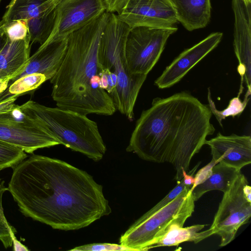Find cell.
Returning a JSON list of instances; mask_svg holds the SVG:
<instances>
[{
  "instance_id": "5bb4252c",
  "label": "cell",
  "mask_w": 251,
  "mask_h": 251,
  "mask_svg": "<svg viewBox=\"0 0 251 251\" xmlns=\"http://www.w3.org/2000/svg\"><path fill=\"white\" fill-rule=\"evenodd\" d=\"M205 144L209 146L215 160L240 170L251 163L250 135H223L219 132L216 137L206 140Z\"/></svg>"
},
{
  "instance_id": "6da1fadb",
  "label": "cell",
  "mask_w": 251,
  "mask_h": 251,
  "mask_svg": "<svg viewBox=\"0 0 251 251\" xmlns=\"http://www.w3.org/2000/svg\"><path fill=\"white\" fill-rule=\"evenodd\" d=\"M13 169L7 190L20 212L53 229H78L111 212L102 186L66 162L33 154Z\"/></svg>"
},
{
  "instance_id": "d6a6232c",
  "label": "cell",
  "mask_w": 251,
  "mask_h": 251,
  "mask_svg": "<svg viewBox=\"0 0 251 251\" xmlns=\"http://www.w3.org/2000/svg\"><path fill=\"white\" fill-rule=\"evenodd\" d=\"M244 194L247 200L251 202V187L249 183L246 184L243 187Z\"/></svg>"
},
{
  "instance_id": "4dcf8cb0",
  "label": "cell",
  "mask_w": 251,
  "mask_h": 251,
  "mask_svg": "<svg viewBox=\"0 0 251 251\" xmlns=\"http://www.w3.org/2000/svg\"><path fill=\"white\" fill-rule=\"evenodd\" d=\"M8 39L5 30V25L2 21H0V51L7 43Z\"/></svg>"
},
{
  "instance_id": "30bf717a",
  "label": "cell",
  "mask_w": 251,
  "mask_h": 251,
  "mask_svg": "<svg viewBox=\"0 0 251 251\" xmlns=\"http://www.w3.org/2000/svg\"><path fill=\"white\" fill-rule=\"evenodd\" d=\"M105 12L101 0H61L56 8L53 30L47 41L68 37Z\"/></svg>"
},
{
  "instance_id": "ba28073f",
  "label": "cell",
  "mask_w": 251,
  "mask_h": 251,
  "mask_svg": "<svg viewBox=\"0 0 251 251\" xmlns=\"http://www.w3.org/2000/svg\"><path fill=\"white\" fill-rule=\"evenodd\" d=\"M248 181L241 173L230 188L224 193L210 228L221 237L220 247L235 238L238 229L248 223L251 216V202L245 197L243 187Z\"/></svg>"
},
{
  "instance_id": "ffe728a7",
  "label": "cell",
  "mask_w": 251,
  "mask_h": 251,
  "mask_svg": "<svg viewBox=\"0 0 251 251\" xmlns=\"http://www.w3.org/2000/svg\"><path fill=\"white\" fill-rule=\"evenodd\" d=\"M241 170L219 162L212 168L210 176L197 185L192 192L194 201H198L206 192L219 190L223 193L231 186Z\"/></svg>"
},
{
  "instance_id": "484cf974",
  "label": "cell",
  "mask_w": 251,
  "mask_h": 251,
  "mask_svg": "<svg viewBox=\"0 0 251 251\" xmlns=\"http://www.w3.org/2000/svg\"><path fill=\"white\" fill-rule=\"evenodd\" d=\"M4 25L8 39L10 41L25 39L29 36L27 20H16Z\"/></svg>"
},
{
  "instance_id": "f1b7e54d",
  "label": "cell",
  "mask_w": 251,
  "mask_h": 251,
  "mask_svg": "<svg viewBox=\"0 0 251 251\" xmlns=\"http://www.w3.org/2000/svg\"><path fill=\"white\" fill-rule=\"evenodd\" d=\"M101 1L106 12L110 13L117 12L119 14L126 6L128 0H101Z\"/></svg>"
},
{
  "instance_id": "277c9868",
  "label": "cell",
  "mask_w": 251,
  "mask_h": 251,
  "mask_svg": "<svg viewBox=\"0 0 251 251\" xmlns=\"http://www.w3.org/2000/svg\"><path fill=\"white\" fill-rule=\"evenodd\" d=\"M130 28L117 15L110 13L100 39L99 60L102 69L117 77L116 87L110 95L116 110L132 120L135 102L147 75H132L128 71L125 45Z\"/></svg>"
},
{
  "instance_id": "1f68e13d",
  "label": "cell",
  "mask_w": 251,
  "mask_h": 251,
  "mask_svg": "<svg viewBox=\"0 0 251 251\" xmlns=\"http://www.w3.org/2000/svg\"><path fill=\"white\" fill-rule=\"evenodd\" d=\"M10 80V78L0 79V95L8 88Z\"/></svg>"
},
{
  "instance_id": "ac0fdd59",
  "label": "cell",
  "mask_w": 251,
  "mask_h": 251,
  "mask_svg": "<svg viewBox=\"0 0 251 251\" xmlns=\"http://www.w3.org/2000/svg\"><path fill=\"white\" fill-rule=\"evenodd\" d=\"M206 225H195L183 227L178 224L171 225L149 247V250L157 247L174 246L184 242L197 244L214 234L211 228L201 231Z\"/></svg>"
},
{
  "instance_id": "cb8c5ba5",
  "label": "cell",
  "mask_w": 251,
  "mask_h": 251,
  "mask_svg": "<svg viewBox=\"0 0 251 251\" xmlns=\"http://www.w3.org/2000/svg\"><path fill=\"white\" fill-rule=\"evenodd\" d=\"M27 157L26 152L21 149L0 140V169H13Z\"/></svg>"
},
{
  "instance_id": "3957f363",
  "label": "cell",
  "mask_w": 251,
  "mask_h": 251,
  "mask_svg": "<svg viewBox=\"0 0 251 251\" xmlns=\"http://www.w3.org/2000/svg\"><path fill=\"white\" fill-rule=\"evenodd\" d=\"M110 13L70 34L63 60L50 80L56 106L84 115L111 116L116 111L107 92L100 86L103 69L99 60L101 34Z\"/></svg>"
},
{
  "instance_id": "8fae6325",
  "label": "cell",
  "mask_w": 251,
  "mask_h": 251,
  "mask_svg": "<svg viewBox=\"0 0 251 251\" xmlns=\"http://www.w3.org/2000/svg\"><path fill=\"white\" fill-rule=\"evenodd\" d=\"M117 16L130 27L173 28L178 22L170 0H128Z\"/></svg>"
},
{
  "instance_id": "7c38bea8",
  "label": "cell",
  "mask_w": 251,
  "mask_h": 251,
  "mask_svg": "<svg viewBox=\"0 0 251 251\" xmlns=\"http://www.w3.org/2000/svg\"><path fill=\"white\" fill-rule=\"evenodd\" d=\"M251 4L244 0H232L234 14V49L239 64L240 86L245 83L251 88Z\"/></svg>"
},
{
  "instance_id": "5b68a950",
  "label": "cell",
  "mask_w": 251,
  "mask_h": 251,
  "mask_svg": "<svg viewBox=\"0 0 251 251\" xmlns=\"http://www.w3.org/2000/svg\"><path fill=\"white\" fill-rule=\"evenodd\" d=\"M20 107L26 114L45 125L61 144L95 161L104 155L106 148L98 125L87 115L57 106L48 107L31 100Z\"/></svg>"
},
{
  "instance_id": "4316f807",
  "label": "cell",
  "mask_w": 251,
  "mask_h": 251,
  "mask_svg": "<svg viewBox=\"0 0 251 251\" xmlns=\"http://www.w3.org/2000/svg\"><path fill=\"white\" fill-rule=\"evenodd\" d=\"M72 251H132L121 244L112 243H93L76 247Z\"/></svg>"
},
{
  "instance_id": "83f0119b",
  "label": "cell",
  "mask_w": 251,
  "mask_h": 251,
  "mask_svg": "<svg viewBox=\"0 0 251 251\" xmlns=\"http://www.w3.org/2000/svg\"><path fill=\"white\" fill-rule=\"evenodd\" d=\"M219 162L212 159L206 166L200 169L194 177V183L190 192H192L194 188L208 178L212 173V168Z\"/></svg>"
},
{
  "instance_id": "8992f818",
  "label": "cell",
  "mask_w": 251,
  "mask_h": 251,
  "mask_svg": "<svg viewBox=\"0 0 251 251\" xmlns=\"http://www.w3.org/2000/svg\"><path fill=\"white\" fill-rule=\"evenodd\" d=\"M189 189L152 214L142 216L121 236L120 244L132 251H148L152 242L172 224L184 226L194 211L195 201Z\"/></svg>"
},
{
  "instance_id": "7402d4cb",
  "label": "cell",
  "mask_w": 251,
  "mask_h": 251,
  "mask_svg": "<svg viewBox=\"0 0 251 251\" xmlns=\"http://www.w3.org/2000/svg\"><path fill=\"white\" fill-rule=\"evenodd\" d=\"M46 80V76L40 73H32L21 76L0 95V102L11 97H18L34 91Z\"/></svg>"
},
{
  "instance_id": "9c48e42d",
  "label": "cell",
  "mask_w": 251,
  "mask_h": 251,
  "mask_svg": "<svg viewBox=\"0 0 251 251\" xmlns=\"http://www.w3.org/2000/svg\"><path fill=\"white\" fill-rule=\"evenodd\" d=\"M30 117L32 120L27 123L0 117V140L29 153H33L39 149L61 144L59 139L45 125L35 118Z\"/></svg>"
},
{
  "instance_id": "f546056e",
  "label": "cell",
  "mask_w": 251,
  "mask_h": 251,
  "mask_svg": "<svg viewBox=\"0 0 251 251\" xmlns=\"http://www.w3.org/2000/svg\"><path fill=\"white\" fill-rule=\"evenodd\" d=\"M17 97H11L0 102V114L10 111L15 105Z\"/></svg>"
},
{
  "instance_id": "e575fe53",
  "label": "cell",
  "mask_w": 251,
  "mask_h": 251,
  "mask_svg": "<svg viewBox=\"0 0 251 251\" xmlns=\"http://www.w3.org/2000/svg\"><path fill=\"white\" fill-rule=\"evenodd\" d=\"M5 78H10L5 77L0 74V79H5Z\"/></svg>"
},
{
  "instance_id": "603a6c76",
  "label": "cell",
  "mask_w": 251,
  "mask_h": 251,
  "mask_svg": "<svg viewBox=\"0 0 251 251\" xmlns=\"http://www.w3.org/2000/svg\"><path fill=\"white\" fill-rule=\"evenodd\" d=\"M207 99L208 106L219 124L222 127V121L226 117L231 116L235 117L239 116L245 109L250 98L245 96L243 101H241L239 97L233 98L229 101L228 106L223 110H218L212 99L210 90L208 88Z\"/></svg>"
},
{
  "instance_id": "44dd1931",
  "label": "cell",
  "mask_w": 251,
  "mask_h": 251,
  "mask_svg": "<svg viewBox=\"0 0 251 251\" xmlns=\"http://www.w3.org/2000/svg\"><path fill=\"white\" fill-rule=\"evenodd\" d=\"M55 19L56 9L49 14L27 20L31 45L39 43L41 45L47 41L52 32Z\"/></svg>"
},
{
  "instance_id": "4fadbf2b",
  "label": "cell",
  "mask_w": 251,
  "mask_h": 251,
  "mask_svg": "<svg viewBox=\"0 0 251 251\" xmlns=\"http://www.w3.org/2000/svg\"><path fill=\"white\" fill-rule=\"evenodd\" d=\"M223 33L215 32L182 52L154 81L159 88H167L179 81L199 61L221 42Z\"/></svg>"
},
{
  "instance_id": "8d00e7d4",
  "label": "cell",
  "mask_w": 251,
  "mask_h": 251,
  "mask_svg": "<svg viewBox=\"0 0 251 251\" xmlns=\"http://www.w3.org/2000/svg\"><path fill=\"white\" fill-rule=\"evenodd\" d=\"M1 170H2V169H0V172L1 171ZM1 179L0 178V183H1Z\"/></svg>"
},
{
  "instance_id": "836d02e7",
  "label": "cell",
  "mask_w": 251,
  "mask_h": 251,
  "mask_svg": "<svg viewBox=\"0 0 251 251\" xmlns=\"http://www.w3.org/2000/svg\"><path fill=\"white\" fill-rule=\"evenodd\" d=\"M13 244L15 250H28L25 246L23 245L16 239V237L13 239Z\"/></svg>"
},
{
  "instance_id": "d6986e66",
  "label": "cell",
  "mask_w": 251,
  "mask_h": 251,
  "mask_svg": "<svg viewBox=\"0 0 251 251\" xmlns=\"http://www.w3.org/2000/svg\"><path fill=\"white\" fill-rule=\"evenodd\" d=\"M61 0H11L2 18L4 25L16 20H28L50 13Z\"/></svg>"
},
{
  "instance_id": "d590c367",
  "label": "cell",
  "mask_w": 251,
  "mask_h": 251,
  "mask_svg": "<svg viewBox=\"0 0 251 251\" xmlns=\"http://www.w3.org/2000/svg\"><path fill=\"white\" fill-rule=\"evenodd\" d=\"M247 3H251V0H244Z\"/></svg>"
},
{
  "instance_id": "52a82bcc",
  "label": "cell",
  "mask_w": 251,
  "mask_h": 251,
  "mask_svg": "<svg viewBox=\"0 0 251 251\" xmlns=\"http://www.w3.org/2000/svg\"><path fill=\"white\" fill-rule=\"evenodd\" d=\"M177 30V27H131L125 45L126 58L130 74L147 75L158 61L168 38Z\"/></svg>"
},
{
  "instance_id": "e0dca14e",
  "label": "cell",
  "mask_w": 251,
  "mask_h": 251,
  "mask_svg": "<svg viewBox=\"0 0 251 251\" xmlns=\"http://www.w3.org/2000/svg\"><path fill=\"white\" fill-rule=\"evenodd\" d=\"M176 19L188 30L204 27L211 16L210 0H170Z\"/></svg>"
},
{
  "instance_id": "74e56055",
  "label": "cell",
  "mask_w": 251,
  "mask_h": 251,
  "mask_svg": "<svg viewBox=\"0 0 251 251\" xmlns=\"http://www.w3.org/2000/svg\"><path fill=\"white\" fill-rule=\"evenodd\" d=\"M1 0H0V2H1Z\"/></svg>"
},
{
  "instance_id": "d4e9b609",
  "label": "cell",
  "mask_w": 251,
  "mask_h": 251,
  "mask_svg": "<svg viewBox=\"0 0 251 251\" xmlns=\"http://www.w3.org/2000/svg\"><path fill=\"white\" fill-rule=\"evenodd\" d=\"M4 181H1L0 184V241L7 249L13 244V239L15 237L16 230L11 226L4 215L2 206V199L4 192L7 190L4 185Z\"/></svg>"
},
{
  "instance_id": "9a60e30c",
  "label": "cell",
  "mask_w": 251,
  "mask_h": 251,
  "mask_svg": "<svg viewBox=\"0 0 251 251\" xmlns=\"http://www.w3.org/2000/svg\"><path fill=\"white\" fill-rule=\"evenodd\" d=\"M68 37L46 41L41 45L29 57L23 71L12 82L21 76L32 73L42 74L47 80H50L55 75L63 60L67 47Z\"/></svg>"
},
{
  "instance_id": "7a4b0ae2",
  "label": "cell",
  "mask_w": 251,
  "mask_h": 251,
  "mask_svg": "<svg viewBox=\"0 0 251 251\" xmlns=\"http://www.w3.org/2000/svg\"><path fill=\"white\" fill-rule=\"evenodd\" d=\"M208 105L186 92L156 98L136 123L126 151L153 162H169L177 182L215 129Z\"/></svg>"
},
{
  "instance_id": "2e32d148",
  "label": "cell",
  "mask_w": 251,
  "mask_h": 251,
  "mask_svg": "<svg viewBox=\"0 0 251 251\" xmlns=\"http://www.w3.org/2000/svg\"><path fill=\"white\" fill-rule=\"evenodd\" d=\"M31 46L29 36L23 40L8 39L0 51V74L10 78L8 87L25 67Z\"/></svg>"
}]
</instances>
